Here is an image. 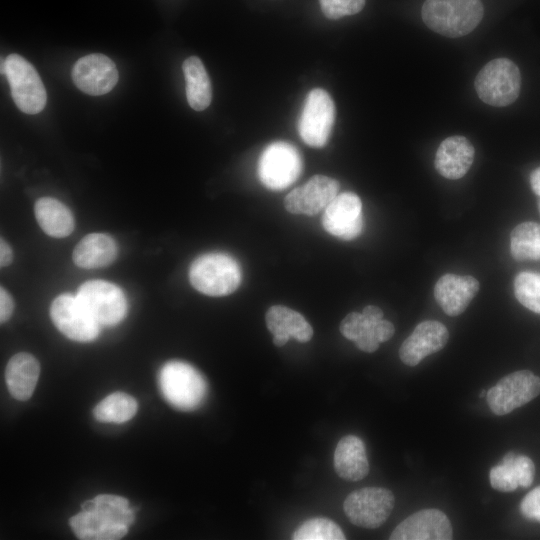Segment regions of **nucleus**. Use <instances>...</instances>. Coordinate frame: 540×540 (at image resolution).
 I'll return each instance as SVG.
<instances>
[{
	"label": "nucleus",
	"mask_w": 540,
	"mask_h": 540,
	"mask_svg": "<svg viewBox=\"0 0 540 540\" xmlns=\"http://www.w3.org/2000/svg\"><path fill=\"white\" fill-rule=\"evenodd\" d=\"M423 22L432 31L456 38L469 34L481 22L484 8L481 0H425Z\"/></svg>",
	"instance_id": "obj_1"
},
{
	"label": "nucleus",
	"mask_w": 540,
	"mask_h": 540,
	"mask_svg": "<svg viewBox=\"0 0 540 540\" xmlns=\"http://www.w3.org/2000/svg\"><path fill=\"white\" fill-rule=\"evenodd\" d=\"M158 382L165 400L182 411L198 408L207 394V383L203 375L183 361L165 363L160 369Z\"/></svg>",
	"instance_id": "obj_2"
},
{
	"label": "nucleus",
	"mask_w": 540,
	"mask_h": 540,
	"mask_svg": "<svg viewBox=\"0 0 540 540\" xmlns=\"http://www.w3.org/2000/svg\"><path fill=\"white\" fill-rule=\"evenodd\" d=\"M242 279L239 263L225 253H207L196 258L189 268V280L208 296H226L234 292Z\"/></svg>",
	"instance_id": "obj_3"
},
{
	"label": "nucleus",
	"mask_w": 540,
	"mask_h": 540,
	"mask_svg": "<svg viewBox=\"0 0 540 540\" xmlns=\"http://www.w3.org/2000/svg\"><path fill=\"white\" fill-rule=\"evenodd\" d=\"M1 72L7 78L12 99L19 110L33 115L44 109L46 90L30 62L18 54H10L1 62Z\"/></svg>",
	"instance_id": "obj_4"
},
{
	"label": "nucleus",
	"mask_w": 540,
	"mask_h": 540,
	"mask_svg": "<svg viewBox=\"0 0 540 540\" xmlns=\"http://www.w3.org/2000/svg\"><path fill=\"white\" fill-rule=\"evenodd\" d=\"M474 86L483 102L495 107L508 106L520 94L519 68L510 59H493L479 71Z\"/></svg>",
	"instance_id": "obj_5"
},
{
	"label": "nucleus",
	"mask_w": 540,
	"mask_h": 540,
	"mask_svg": "<svg viewBox=\"0 0 540 540\" xmlns=\"http://www.w3.org/2000/svg\"><path fill=\"white\" fill-rule=\"evenodd\" d=\"M303 169L302 156L292 144L276 141L269 144L258 160V177L268 189L280 191L289 187Z\"/></svg>",
	"instance_id": "obj_6"
},
{
	"label": "nucleus",
	"mask_w": 540,
	"mask_h": 540,
	"mask_svg": "<svg viewBox=\"0 0 540 540\" xmlns=\"http://www.w3.org/2000/svg\"><path fill=\"white\" fill-rule=\"evenodd\" d=\"M335 121V105L327 91L321 88L308 92L298 121L303 142L311 147L325 146Z\"/></svg>",
	"instance_id": "obj_7"
},
{
	"label": "nucleus",
	"mask_w": 540,
	"mask_h": 540,
	"mask_svg": "<svg viewBox=\"0 0 540 540\" xmlns=\"http://www.w3.org/2000/svg\"><path fill=\"white\" fill-rule=\"evenodd\" d=\"M76 296L100 325L118 324L126 316V297L113 283L104 280L87 281L79 287Z\"/></svg>",
	"instance_id": "obj_8"
},
{
	"label": "nucleus",
	"mask_w": 540,
	"mask_h": 540,
	"mask_svg": "<svg viewBox=\"0 0 540 540\" xmlns=\"http://www.w3.org/2000/svg\"><path fill=\"white\" fill-rule=\"evenodd\" d=\"M393 493L382 487H366L350 493L343 509L356 526L374 529L380 527L390 516L394 507Z\"/></svg>",
	"instance_id": "obj_9"
},
{
	"label": "nucleus",
	"mask_w": 540,
	"mask_h": 540,
	"mask_svg": "<svg viewBox=\"0 0 540 540\" xmlns=\"http://www.w3.org/2000/svg\"><path fill=\"white\" fill-rule=\"evenodd\" d=\"M540 393V378L528 370L513 372L487 391L491 411L499 416L530 402Z\"/></svg>",
	"instance_id": "obj_10"
},
{
	"label": "nucleus",
	"mask_w": 540,
	"mask_h": 540,
	"mask_svg": "<svg viewBox=\"0 0 540 540\" xmlns=\"http://www.w3.org/2000/svg\"><path fill=\"white\" fill-rule=\"evenodd\" d=\"M51 320L67 338L89 342L99 335L100 324L91 316L77 296H57L50 307Z\"/></svg>",
	"instance_id": "obj_11"
},
{
	"label": "nucleus",
	"mask_w": 540,
	"mask_h": 540,
	"mask_svg": "<svg viewBox=\"0 0 540 540\" xmlns=\"http://www.w3.org/2000/svg\"><path fill=\"white\" fill-rule=\"evenodd\" d=\"M322 225L326 232L342 239L353 240L363 230L362 202L353 192L338 194L325 208Z\"/></svg>",
	"instance_id": "obj_12"
},
{
	"label": "nucleus",
	"mask_w": 540,
	"mask_h": 540,
	"mask_svg": "<svg viewBox=\"0 0 540 540\" xmlns=\"http://www.w3.org/2000/svg\"><path fill=\"white\" fill-rule=\"evenodd\" d=\"M118 77L115 63L100 53L81 57L72 68L74 84L82 92L92 96L110 92L117 84Z\"/></svg>",
	"instance_id": "obj_13"
},
{
	"label": "nucleus",
	"mask_w": 540,
	"mask_h": 540,
	"mask_svg": "<svg viewBox=\"0 0 540 540\" xmlns=\"http://www.w3.org/2000/svg\"><path fill=\"white\" fill-rule=\"evenodd\" d=\"M339 188L337 180L325 175H314L304 185L286 195L285 208L292 214L314 216L325 210L338 195Z\"/></svg>",
	"instance_id": "obj_14"
},
{
	"label": "nucleus",
	"mask_w": 540,
	"mask_h": 540,
	"mask_svg": "<svg viewBox=\"0 0 540 540\" xmlns=\"http://www.w3.org/2000/svg\"><path fill=\"white\" fill-rule=\"evenodd\" d=\"M452 526L438 509H424L403 520L391 533V540H450Z\"/></svg>",
	"instance_id": "obj_15"
},
{
	"label": "nucleus",
	"mask_w": 540,
	"mask_h": 540,
	"mask_svg": "<svg viewBox=\"0 0 540 540\" xmlns=\"http://www.w3.org/2000/svg\"><path fill=\"white\" fill-rule=\"evenodd\" d=\"M448 338L449 332L444 324L436 320L423 321L404 340L399 357L404 364L416 366L428 355L440 351Z\"/></svg>",
	"instance_id": "obj_16"
},
{
	"label": "nucleus",
	"mask_w": 540,
	"mask_h": 540,
	"mask_svg": "<svg viewBox=\"0 0 540 540\" xmlns=\"http://www.w3.org/2000/svg\"><path fill=\"white\" fill-rule=\"evenodd\" d=\"M480 288L478 280L470 275L447 273L434 286V297L442 310L451 317L462 314Z\"/></svg>",
	"instance_id": "obj_17"
},
{
	"label": "nucleus",
	"mask_w": 540,
	"mask_h": 540,
	"mask_svg": "<svg viewBox=\"0 0 540 540\" xmlns=\"http://www.w3.org/2000/svg\"><path fill=\"white\" fill-rule=\"evenodd\" d=\"M475 149L464 136H450L439 145L434 166L437 172L451 180L462 178L471 168Z\"/></svg>",
	"instance_id": "obj_18"
},
{
	"label": "nucleus",
	"mask_w": 540,
	"mask_h": 540,
	"mask_svg": "<svg viewBox=\"0 0 540 540\" xmlns=\"http://www.w3.org/2000/svg\"><path fill=\"white\" fill-rule=\"evenodd\" d=\"M337 475L348 481H359L369 472V463L363 441L354 435L342 437L333 457Z\"/></svg>",
	"instance_id": "obj_19"
},
{
	"label": "nucleus",
	"mask_w": 540,
	"mask_h": 540,
	"mask_svg": "<svg viewBox=\"0 0 540 540\" xmlns=\"http://www.w3.org/2000/svg\"><path fill=\"white\" fill-rule=\"evenodd\" d=\"M40 374L38 360L31 354L21 352L9 360L5 381L10 394L17 400H27L31 397L37 385Z\"/></svg>",
	"instance_id": "obj_20"
},
{
	"label": "nucleus",
	"mask_w": 540,
	"mask_h": 540,
	"mask_svg": "<svg viewBox=\"0 0 540 540\" xmlns=\"http://www.w3.org/2000/svg\"><path fill=\"white\" fill-rule=\"evenodd\" d=\"M117 257L114 239L104 233H91L83 237L73 251L74 263L86 269L110 265Z\"/></svg>",
	"instance_id": "obj_21"
},
{
	"label": "nucleus",
	"mask_w": 540,
	"mask_h": 540,
	"mask_svg": "<svg viewBox=\"0 0 540 540\" xmlns=\"http://www.w3.org/2000/svg\"><path fill=\"white\" fill-rule=\"evenodd\" d=\"M75 535L82 540H116L126 535L125 525L113 523L94 510H82L69 520Z\"/></svg>",
	"instance_id": "obj_22"
},
{
	"label": "nucleus",
	"mask_w": 540,
	"mask_h": 540,
	"mask_svg": "<svg viewBox=\"0 0 540 540\" xmlns=\"http://www.w3.org/2000/svg\"><path fill=\"white\" fill-rule=\"evenodd\" d=\"M35 218L49 236L63 238L72 233L75 222L70 209L51 197H42L34 206Z\"/></svg>",
	"instance_id": "obj_23"
},
{
	"label": "nucleus",
	"mask_w": 540,
	"mask_h": 540,
	"mask_svg": "<svg viewBox=\"0 0 540 540\" xmlns=\"http://www.w3.org/2000/svg\"><path fill=\"white\" fill-rule=\"evenodd\" d=\"M265 321L273 335H286L302 343L310 341L313 336V328L304 316L286 306H271Z\"/></svg>",
	"instance_id": "obj_24"
},
{
	"label": "nucleus",
	"mask_w": 540,
	"mask_h": 540,
	"mask_svg": "<svg viewBox=\"0 0 540 540\" xmlns=\"http://www.w3.org/2000/svg\"><path fill=\"white\" fill-rule=\"evenodd\" d=\"M182 70L188 104L196 111L205 110L212 100V86L202 61L191 56L183 62Z\"/></svg>",
	"instance_id": "obj_25"
},
{
	"label": "nucleus",
	"mask_w": 540,
	"mask_h": 540,
	"mask_svg": "<svg viewBox=\"0 0 540 540\" xmlns=\"http://www.w3.org/2000/svg\"><path fill=\"white\" fill-rule=\"evenodd\" d=\"M138 403L134 397L123 392H114L101 400L94 408L96 420L104 423H124L134 417Z\"/></svg>",
	"instance_id": "obj_26"
},
{
	"label": "nucleus",
	"mask_w": 540,
	"mask_h": 540,
	"mask_svg": "<svg viewBox=\"0 0 540 540\" xmlns=\"http://www.w3.org/2000/svg\"><path fill=\"white\" fill-rule=\"evenodd\" d=\"M510 252L517 261L540 260V224H518L510 234Z\"/></svg>",
	"instance_id": "obj_27"
},
{
	"label": "nucleus",
	"mask_w": 540,
	"mask_h": 540,
	"mask_svg": "<svg viewBox=\"0 0 540 540\" xmlns=\"http://www.w3.org/2000/svg\"><path fill=\"white\" fill-rule=\"evenodd\" d=\"M82 510H94L109 521L129 527L134 522V510L127 499L111 494H101L82 504Z\"/></svg>",
	"instance_id": "obj_28"
},
{
	"label": "nucleus",
	"mask_w": 540,
	"mask_h": 540,
	"mask_svg": "<svg viewBox=\"0 0 540 540\" xmlns=\"http://www.w3.org/2000/svg\"><path fill=\"white\" fill-rule=\"evenodd\" d=\"M341 528L332 520L324 517L304 521L292 534L293 540H344Z\"/></svg>",
	"instance_id": "obj_29"
},
{
	"label": "nucleus",
	"mask_w": 540,
	"mask_h": 540,
	"mask_svg": "<svg viewBox=\"0 0 540 540\" xmlns=\"http://www.w3.org/2000/svg\"><path fill=\"white\" fill-rule=\"evenodd\" d=\"M513 288L516 299L524 307L540 314V273L520 272Z\"/></svg>",
	"instance_id": "obj_30"
},
{
	"label": "nucleus",
	"mask_w": 540,
	"mask_h": 540,
	"mask_svg": "<svg viewBox=\"0 0 540 540\" xmlns=\"http://www.w3.org/2000/svg\"><path fill=\"white\" fill-rule=\"evenodd\" d=\"M323 14L332 20L359 13L366 0H319Z\"/></svg>",
	"instance_id": "obj_31"
},
{
	"label": "nucleus",
	"mask_w": 540,
	"mask_h": 540,
	"mask_svg": "<svg viewBox=\"0 0 540 540\" xmlns=\"http://www.w3.org/2000/svg\"><path fill=\"white\" fill-rule=\"evenodd\" d=\"M513 464L504 465L500 463L490 470V484L494 489L502 492H511L519 486Z\"/></svg>",
	"instance_id": "obj_32"
},
{
	"label": "nucleus",
	"mask_w": 540,
	"mask_h": 540,
	"mask_svg": "<svg viewBox=\"0 0 540 540\" xmlns=\"http://www.w3.org/2000/svg\"><path fill=\"white\" fill-rule=\"evenodd\" d=\"M374 325L362 313L351 312L341 321L340 332L345 338L355 341L364 331Z\"/></svg>",
	"instance_id": "obj_33"
},
{
	"label": "nucleus",
	"mask_w": 540,
	"mask_h": 540,
	"mask_svg": "<svg viewBox=\"0 0 540 540\" xmlns=\"http://www.w3.org/2000/svg\"><path fill=\"white\" fill-rule=\"evenodd\" d=\"M513 469L519 486L528 487L531 485L534 479L535 466L529 457L516 455Z\"/></svg>",
	"instance_id": "obj_34"
},
{
	"label": "nucleus",
	"mask_w": 540,
	"mask_h": 540,
	"mask_svg": "<svg viewBox=\"0 0 540 540\" xmlns=\"http://www.w3.org/2000/svg\"><path fill=\"white\" fill-rule=\"evenodd\" d=\"M522 514L540 522V486L531 490L520 504Z\"/></svg>",
	"instance_id": "obj_35"
},
{
	"label": "nucleus",
	"mask_w": 540,
	"mask_h": 540,
	"mask_svg": "<svg viewBox=\"0 0 540 540\" xmlns=\"http://www.w3.org/2000/svg\"><path fill=\"white\" fill-rule=\"evenodd\" d=\"M355 345L358 349L361 351L372 353L375 352L380 342L377 340L375 334H374V326L368 328L366 331H364L355 341Z\"/></svg>",
	"instance_id": "obj_36"
},
{
	"label": "nucleus",
	"mask_w": 540,
	"mask_h": 540,
	"mask_svg": "<svg viewBox=\"0 0 540 540\" xmlns=\"http://www.w3.org/2000/svg\"><path fill=\"white\" fill-rule=\"evenodd\" d=\"M14 304L10 294L3 288H0V321L6 322L13 313Z\"/></svg>",
	"instance_id": "obj_37"
},
{
	"label": "nucleus",
	"mask_w": 540,
	"mask_h": 540,
	"mask_svg": "<svg viewBox=\"0 0 540 540\" xmlns=\"http://www.w3.org/2000/svg\"><path fill=\"white\" fill-rule=\"evenodd\" d=\"M395 327L394 325L385 319L380 320L374 325V334L377 340L382 343L386 342L394 335Z\"/></svg>",
	"instance_id": "obj_38"
},
{
	"label": "nucleus",
	"mask_w": 540,
	"mask_h": 540,
	"mask_svg": "<svg viewBox=\"0 0 540 540\" xmlns=\"http://www.w3.org/2000/svg\"><path fill=\"white\" fill-rule=\"evenodd\" d=\"M362 314L372 324H376L383 319V311L379 307L374 305L366 306L363 309Z\"/></svg>",
	"instance_id": "obj_39"
},
{
	"label": "nucleus",
	"mask_w": 540,
	"mask_h": 540,
	"mask_svg": "<svg viewBox=\"0 0 540 540\" xmlns=\"http://www.w3.org/2000/svg\"><path fill=\"white\" fill-rule=\"evenodd\" d=\"M13 258L12 250L9 244L1 238L0 240V265L1 267L7 266L11 263Z\"/></svg>",
	"instance_id": "obj_40"
},
{
	"label": "nucleus",
	"mask_w": 540,
	"mask_h": 540,
	"mask_svg": "<svg viewBox=\"0 0 540 540\" xmlns=\"http://www.w3.org/2000/svg\"><path fill=\"white\" fill-rule=\"evenodd\" d=\"M530 185L533 192L540 196V167L532 171L530 175Z\"/></svg>",
	"instance_id": "obj_41"
},
{
	"label": "nucleus",
	"mask_w": 540,
	"mask_h": 540,
	"mask_svg": "<svg viewBox=\"0 0 540 540\" xmlns=\"http://www.w3.org/2000/svg\"><path fill=\"white\" fill-rule=\"evenodd\" d=\"M289 339L290 337L286 335H274L273 343L277 347H282L288 342Z\"/></svg>",
	"instance_id": "obj_42"
},
{
	"label": "nucleus",
	"mask_w": 540,
	"mask_h": 540,
	"mask_svg": "<svg viewBox=\"0 0 540 540\" xmlns=\"http://www.w3.org/2000/svg\"><path fill=\"white\" fill-rule=\"evenodd\" d=\"M486 395H487V392H486L485 390H482V391L480 392V397H484V396H486Z\"/></svg>",
	"instance_id": "obj_43"
}]
</instances>
